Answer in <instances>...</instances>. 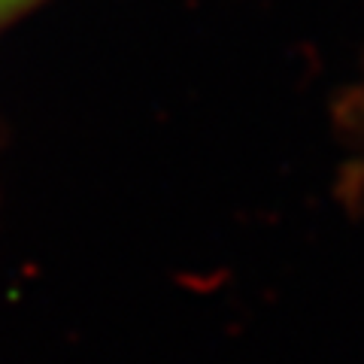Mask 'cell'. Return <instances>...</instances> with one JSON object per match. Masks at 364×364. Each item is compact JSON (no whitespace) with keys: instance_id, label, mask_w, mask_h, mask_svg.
Here are the masks:
<instances>
[{"instance_id":"6da1fadb","label":"cell","mask_w":364,"mask_h":364,"mask_svg":"<svg viewBox=\"0 0 364 364\" xmlns=\"http://www.w3.org/2000/svg\"><path fill=\"white\" fill-rule=\"evenodd\" d=\"M21 4H28V0H0V16L13 13V9H18Z\"/></svg>"}]
</instances>
